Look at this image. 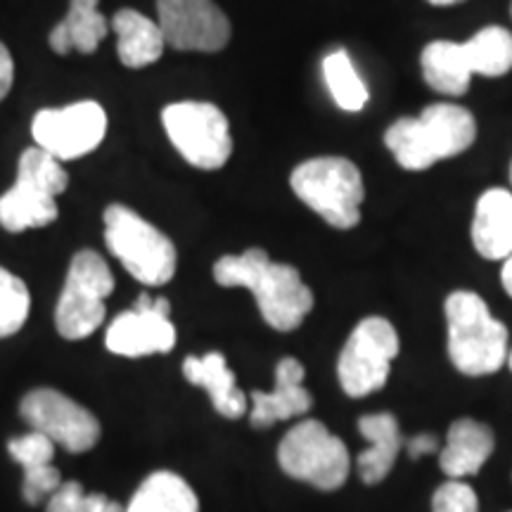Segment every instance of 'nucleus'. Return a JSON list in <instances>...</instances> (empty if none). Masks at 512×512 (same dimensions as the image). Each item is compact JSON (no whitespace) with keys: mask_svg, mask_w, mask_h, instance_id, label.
<instances>
[{"mask_svg":"<svg viewBox=\"0 0 512 512\" xmlns=\"http://www.w3.org/2000/svg\"><path fill=\"white\" fill-rule=\"evenodd\" d=\"M358 432L368 441L366 451L358 456V472L366 484H380L387 479L401 451V430L392 413H370L358 420Z\"/></svg>","mask_w":512,"mask_h":512,"instance_id":"18","label":"nucleus"},{"mask_svg":"<svg viewBox=\"0 0 512 512\" xmlns=\"http://www.w3.org/2000/svg\"><path fill=\"white\" fill-rule=\"evenodd\" d=\"M510 178H512V166H510Z\"/></svg>","mask_w":512,"mask_h":512,"instance_id":"37","label":"nucleus"},{"mask_svg":"<svg viewBox=\"0 0 512 512\" xmlns=\"http://www.w3.org/2000/svg\"><path fill=\"white\" fill-rule=\"evenodd\" d=\"M114 292V275L93 249H81L69 264L55 323L64 339H83L93 335L105 320V299Z\"/></svg>","mask_w":512,"mask_h":512,"instance_id":"7","label":"nucleus"},{"mask_svg":"<svg viewBox=\"0 0 512 512\" xmlns=\"http://www.w3.org/2000/svg\"><path fill=\"white\" fill-rule=\"evenodd\" d=\"M508 363H510V368H512V354H510V358H508Z\"/></svg>","mask_w":512,"mask_h":512,"instance_id":"36","label":"nucleus"},{"mask_svg":"<svg viewBox=\"0 0 512 512\" xmlns=\"http://www.w3.org/2000/svg\"><path fill=\"white\" fill-rule=\"evenodd\" d=\"M432 512H479V501L472 486H467L460 479L441 484L434 491Z\"/></svg>","mask_w":512,"mask_h":512,"instance_id":"30","label":"nucleus"},{"mask_svg":"<svg viewBox=\"0 0 512 512\" xmlns=\"http://www.w3.org/2000/svg\"><path fill=\"white\" fill-rule=\"evenodd\" d=\"M124 512H200V501L183 477L162 470L138 486Z\"/></svg>","mask_w":512,"mask_h":512,"instance_id":"23","label":"nucleus"},{"mask_svg":"<svg viewBox=\"0 0 512 512\" xmlns=\"http://www.w3.org/2000/svg\"><path fill=\"white\" fill-rule=\"evenodd\" d=\"M185 380L202 387L209 394L214 411L228 420H238L247 411V396L240 392L233 370L228 368L226 356L209 351L204 356H188L183 361Z\"/></svg>","mask_w":512,"mask_h":512,"instance_id":"15","label":"nucleus"},{"mask_svg":"<svg viewBox=\"0 0 512 512\" xmlns=\"http://www.w3.org/2000/svg\"><path fill=\"white\" fill-rule=\"evenodd\" d=\"M8 451L15 463L22 465L24 470H31V467L53 463L55 444L46 437V434L34 430L24 434V437L12 439L8 444Z\"/></svg>","mask_w":512,"mask_h":512,"instance_id":"29","label":"nucleus"},{"mask_svg":"<svg viewBox=\"0 0 512 512\" xmlns=\"http://www.w3.org/2000/svg\"><path fill=\"white\" fill-rule=\"evenodd\" d=\"M290 185L306 207L316 211L332 228L349 230L361 221L366 197L363 176L354 162L344 157H316L292 171Z\"/></svg>","mask_w":512,"mask_h":512,"instance_id":"4","label":"nucleus"},{"mask_svg":"<svg viewBox=\"0 0 512 512\" xmlns=\"http://www.w3.org/2000/svg\"><path fill=\"white\" fill-rule=\"evenodd\" d=\"M112 29L117 34V53L121 64L131 69L155 64L164 53V34L155 19L138 10H119L112 17Z\"/></svg>","mask_w":512,"mask_h":512,"instance_id":"19","label":"nucleus"},{"mask_svg":"<svg viewBox=\"0 0 512 512\" xmlns=\"http://www.w3.org/2000/svg\"><path fill=\"white\" fill-rule=\"evenodd\" d=\"M107 133V114L98 102L81 100L57 110H41L31 124L36 145L60 162L86 157Z\"/></svg>","mask_w":512,"mask_h":512,"instance_id":"10","label":"nucleus"},{"mask_svg":"<svg viewBox=\"0 0 512 512\" xmlns=\"http://www.w3.org/2000/svg\"><path fill=\"white\" fill-rule=\"evenodd\" d=\"M496 437L489 425L472 418H460L448 427L446 444L441 448V470L451 479L477 475L491 458Z\"/></svg>","mask_w":512,"mask_h":512,"instance_id":"16","label":"nucleus"},{"mask_svg":"<svg viewBox=\"0 0 512 512\" xmlns=\"http://www.w3.org/2000/svg\"><path fill=\"white\" fill-rule=\"evenodd\" d=\"M446 325L448 356L463 375H491L508 361V328L491 316L479 294H448Z\"/></svg>","mask_w":512,"mask_h":512,"instance_id":"3","label":"nucleus"},{"mask_svg":"<svg viewBox=\"0 0 512 512\" xmlns=\"http://www.w3.org/2000/svg\"><path fill=\"white\" fill-rule=\"evenodd\" d=\"M48 512H124V508L105 494H86L79 482H62L48 498Z\"/></svg>","mask_w":512,"mask_h":512,"instance_id":"28","label":"nucleus"},{"mask_svg":"<svg viewBox=\"0 0 512 512\" xmlns=\"http://www.w3.org/2000/svg\"><path fill=\"white\" fill-rule=\"evenodd\" d=\"M427 86L444 95H463L472 81V64L465 43L434 41L420 55Z\"/></svg>","mask_w":512,"mask_h":512,"instance_id":"21","label":"nucleus"},{"mask_svg":"<svg viewBox=\"0 0 512 512\" xmlns=\"http://www.w3.org/2000/svg\"><path fill=\"white\" fill-rule=\"evenodd\" d=\"M510 15H512V5H510Z\"/></svg>","mask_w":512,"mask_h":512,"instance_id":"38","label":"nucleus"},{"mask_svg":"<svg viewBox=\"0 0 512 512\" xmlns=\"http://www.w3.org/2000/svg\"><path fill=\"white\" fill-rule=\"evenodd\" d=\"M169 316L171 306L166 299L140 294L131 311L119 313L110 323L105 337L107 349L128 358L166 354L176 344V330Z\"/></svg>","mask_w":512,"mask_h":512,"instance_id":"13","label":"nucleus"},{"mask_svg":"<svg viewBox=\"0 0 512 512\" xmlns=\"http://www.w3.org/2000/svg\"><path fill=\"white\" fill-rule=\"evenodd\" d=\"M105 242L138 283L159 287L174 278V242L124 204H110L105 209Z\"/></svg>","mask_w":512,"mask_h":512,"instance_id":"5","label":"nucleus"},{"mask_svg":"<svg viewBox=\"0 0 512 512\" xmlns=\"http://www.w3.org/2000/svg\"><path fill=\"white\" fill-rule=\"evenodd\" d=\"M60 484H62L60 470L53 467V463L24 470V484H22L24 501L31 505L48 503V498L53 496L57 489H60Z\"/></svg>","mask_w":512,"mask_h":512,"instance_id":"31","label":"nucleus"},{"mask_svg":"<svg viewBox=\"0 0 512 512\" xmlns=\"http://www.w3.org/2000/svg\"><path fill=\"white\" fill-rule=\"evenodd\" d=\"M55 200V195L36 188V185L15 181V185L0 197V226L10 233L48 226L60 214Z\"/></svg>","mask_w":512,"mask_h":512,"instance_id":"22","label":"nucleus"},{"mask_svg":"<svg viewBox=\"0 0 512 512\" xmlns=\"http://www.w3.org/2000/svg\"><path fill=\"white\" fill-rule=\"evenodd\" d=\"M107 31L110 22L98 10V0H69L67 17L50 31V48L60 55L69 50L91 55L105 41Z\"/></svg>","mask_w":512,"mask_h":512,"instance_id":"20","label":"nucleus"},{"mask_svg":"<svg viewBox=\"0 0 512 512\" xmlns=\"http://www.w3.org/2000/svg\"><path fill=\"white\" fill-rule=\"evenodd\" d=\"M214 280L221 287H245L252 292L261 318L273 330H297L313 309V292L297 268L275 264L259 247L221 256L214 264Z\"/></svg>","mask_w":512,"mask_h":512,"instance_id":"1","label":"nucleus"},{"mask_svg":"<svg viewBox=\"0 0 512 512\" xmlns=\"http://www.w3.org/2000/svg\"><path fill=\"white\" fill-rule=\"evenodd\" d=\"M17 181L31 183L36 188L50 192V195H62L67 190L69 176L67 171L62 169L60 159H55L50 152L43 150V147H29V150L22 152L17 166Z\"/></svg>","mask_w":512,"mask_h":512,"instance_id":"26","label":"nucleus"},{"mask_svg":"<svg viewBox=\"0 0 512 512\" xmlns=\"http://www.w3.org/2000/svg\"><path fill=\"white\" fill-rule=\"evenodd\" d=\"M472 242L484 259L498 261L512 254V195L508 190L491 188L479 197Z\"/></svg>","mask_w":512,"mask_h":512,"instance_id":"17","label":"nucleus"},{"mask_svg":"<svg viewBox=\"0 0 512 512\" xmlns=\"http://www.w3.org/2000/svg\"><path fill=\"white\" fill-rule=\"evenodd\" d=\"M249 399H252L249 422L256 430H268L294 415L309 413L313 406V396L304 387V366L297 358H283L275 366L273 392H252Z\"/></svg>","mask_w":512,"mask_h":512,"instance_id":"14","label":"nucleus"},{"mask_svg":"<svg viewBox=\"0 0 512 512\" xmlns=\"http://www.w3.org/2000/svg\"><path fill=\"white\" fill-rule=\"evenodd\" d=\"M278 463L285 475L320 491L339 489L351 470L347 444L318 420H302L285 434L278 446Z\"/></svg>","mask_w":512,"mask_h":512,"instance_id":"6","label":"nucleus"},{"mask_svg":"<svg viewBox=\"0 0 512 512\" xmlns=\"http://www.w3.org/2000/svg\"><path fill=\"white\" fill-rule=\"evenodd\" d=\"M162 124L181 157L197 169L216 171L233 155L226 114L211 102H174L164 107Z\"/></svg>","mask_w":512,"mask_h":512,"instance_id":"8","label":"nucleus"},{"mask_svg":"<svg viewBox=\"0 0 512 512\" xmlns=\"http://www.w3.org/2000/svg\"><path fill=\"white\" fill-rule=\"evenodd\" d=\"M323 76L328 83V91L337 107L347 112H361L368 105V88L358 76L354 62L347 50H332L323 60Z\"/></svg>","mask_w":512,"mask_h":512,"instance_id":"24","label":"nucleus"},{"mask_svg":"<svg viewBox=\"0 0 512 512\" xmlns=\"http://www.w3.org/2000/svg\"><path fill=\"white\" fill-rule=\"evenodd\" d=\"M22 418L31 430L46 434L69 453H86L98 444L100 422L95 415L55 389H34L22 399Z\"/></svg>","mask_w":512,"mask_h":512,"instance_id":"11","label":"nucleus"},{"mask_svg":"<svg viewBox=\"0 0 512 512\" xmlns=\"http://www.w3.org/2000/svg\"><path fill=\"white\" fill-rule=\"evenodd\" d=\"M432 451H437V439H434L432 434H420V437H413L408 441V453H411L413 458L425 456V453Z\"/></svg>","mask_w":512,"mask_h":512,"instance_id":"33","label":"nucleus"},{"mask_svg":"<svg viewBox=\"0 0 512 512\" xmlns=\"http://www.w3.org/2000/svg\"><path fill=\"white\" fill-rule=\"evenodd\" d=\"M475 140V117L448 102L425 107L420 117L394 121L384 133V145L406 171H425L441 159L463 155Z\"/></svg>","mask_w":512,"mask_h":512,"instance_id":"2","label":"nucleus"},{"mask_svg":"<svg viewBox=\"0 0 512 512\" xmlns=\"http://www.w3.org/2000/svg\"><path fill=\"white\" fill-rule=\"evenodd\" d=\"M12 81H15V62H12L10 50L0 43V102L10 93Z\"/></svg>","mask_w":512,"mask_h":512,"instance_id":"32","label":"nucleus"},{"mask_svg":"<svg viewBox=\"0 0 512 512\" xmlns=\"http://www.w3.org/2000/svg\"><path fill=\"white\" fill-rule=\"evenodd\" d=\"M29 306L27 285L15 273L0 266V337H10L24 328Z\"/></svg>","mask_w":512,"mask_h":512,"instance_id":"27","label":"nucleus"},{"mask_svg":"<svg viewBox=\"0 0 512 512\" xmlns=\"http://www.w3.org/2000/svg\"><path fill=\"white\" fill-rule=\"evenodd\" d=\"M472 72L503 76L512 69V34L503 27H486L465 43Z\"/></svg>","mask_w":512,"mask_h":512,"instance_id":"25","label":"nucleus"},{"mask_svg":"<svg viewBox=\"0 0 512 512\" xmlns=\"http://www.w3.org/2000/svg\"><path fill=\"white\" fill-rule=\"evenodd\" d=\"M401 344L387 318H363L351 332L337 361L339 384L349 396L361 399L382 389Z\"/></svg>","mask_w":512,"mask_h":512,"instance_id":"9","label":"nucleus"},{"mask_svg":"<svg viewBox=\"0 0 512 512\" xmlns=\"http://www.w3.org/2000/svg\"><path fill=\"white\" fill-rule=\"evenodd\" d=\"M501 280H503V287H505V292H508L510 297H512V254L508 256V259H505V264H503V271H501Z\"/></svg>","mask_w":512,"mask_h":512,"instance_id":"34","label":"nucleus"},{"mask_svg":"<svg viewBox=\"0 0 512 512\" xmlns=\"http://www.w3.org/2000/svg\"><path fill=\"white\" fill-rule=\"evenodd\" d=\"M430 5H437V8H448V5H456L463 3V0H427Z\"/></svg>","mask_w":512,"mask_h":512,"instance_id":"35","label":"nucleus"},{"mask_svg":"<svg viewBox=\"0 0 512 512\" xmlns=\"http://www.w3.org/2000/svg\"><path fill=\"white\" fill-rule=\"evenodd\" d=\"M157 24L176 50L219 53L230 41V22L214 0H157Z\"/></svg>","mask_w":512,"mask_h":512,"instance_id":"12","label":"nucleus"}]
</instances>
